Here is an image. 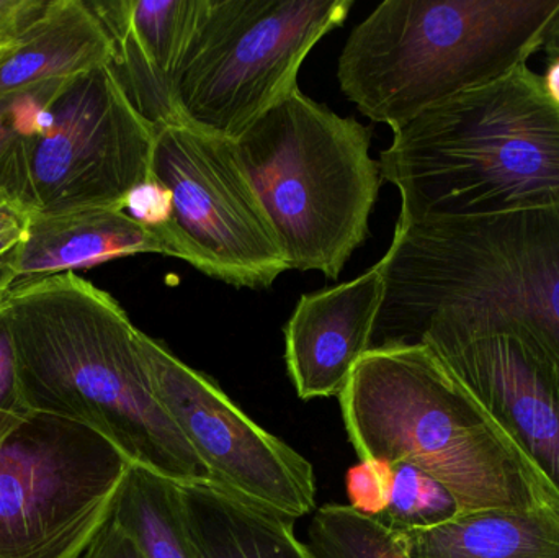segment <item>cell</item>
Listing matches in <instances>:
<instances>
[{"label": "cell", "instance_id": "1", "mask_svg": "<svg viewBox=\"0 0 559 558\" xmlns=\"http://www.w3.org/2000/svg\"><path fill=\"white\" fill-rule=\"evenodd\" d=\"M378 265L371 349L525 334L559 363V206L396 225Z\"/></svg>", "mask_w": 559, "mask_h": 558}, {"label": "cell", "instance_id": "2", "mask_svg": "<svg viewBox=\"0 0 559 558\" xmlns=\"http://www.w3.org/2000/svg\"><path fill=\"white\" fill-rule=\"evenodd\" d=\"M2 307L26 409L98 432L174 484H212L154 393L141 331L110 294L69 271L16 282Z\"/></svg>", "mask_w": 559, "mask_h": 558}, {"label": "cell", "instance_id": "3", "mask_svg": "<svg viewBox=\"0 0 559 558\" xmlns=\"http://www.w3.org/2000/svg\"><path fill=\"white\" fill-rule=\"evenodd\" d=\"M393 133L380 167L400 190L396 225L559 206V107L527 64Z\"/></svg>", "mask_w": 559, "mask_h": 558}, {"label": "cell", "instance_id": "4", "mask_svg": "<svg viewBox=\"0 0 559 558\" xmlns=\"http://www.w3.org/2000/svg\"><path fill=\"white\" fill-rule=\"evenodd\" d=\"M338 400L360 461L419 468L462 513L559 507L537 468L427 347L368 351Z\"/></svg>", "mask_w": 559, "mask_h": 558}, {"label": "cell", "instance_id": "5", "mask_svg": "<svg viewBox=\"0 0 559 558\" xmlns=\"http://www.w3.org/2000/svg\"><path fill=\"white\" fill-rule=\"evenodd\" d=\"M558 10L559 0H386L352 29L338 84L365 117L397 130L527 64Z\"/></svg>", "mask_w": 559, "mask_h": 558}, {"label": "cell", "instance_id": "6", "mask_svg": "<svg viewBox=\"0 0 559 558\" xmlns=\"http://www.w3.org/2000/svg\"><path fill=\"white\" fill-rule=\"evenodd\" d=\"M233 144L288 268L335 281L370 235L381 180L370 130L295 88Z\"/></svg>", "mask_w": 559, "mask_h": 558}, {"label": "cell", "instance_id": "7", "mask_svg": "<svg viewBox=\"0 0 559 558\" xmlns=\"http://www.w3.org/2000/svg\"><path fill=\"white\" fill-rule=\"evenodd\" d=\"M354 0H206L174 82L180 124L236 140L298 88L299 68Z\"/></svg>", "mask_w": 559, "mask_h": 558}, {"label": "cell", "instance_id": "8", "mask_svg": "<svg viewBox=\"0 0 559 558\" xmlns=\"http://www.w3.org/2000/svg\"><path fill=\"white\" fill-rule=\"evenodd\" d=\"M130 467L85 426L0 412V558L84 556Z\"/></svg>", "mask_w": 559, "mask_h": 558}, {"label": "cell", "instance_id": "9", "mask_svg": "<svg viewBox=\"0 0 559 558\" xmlns=\"http://www.w3.org/2000/svg\"><path fill=\"white\" fill-rule=\"evenodd\" d=\"M151 176L173 192L179 259L235 287L269 288L288 271L235 144L187 124L156 128Z\"/></svg>", "mask_w": 559, "mask_h": 558}, {"label": "cell", "instance_id": "10", "mask_svg": "<svg viewBox=\"0 0 559 558\" xmlns=\"http://www.w3.org/2000/svg\"><path fill=\"white\" fill-rule=\"evenodd\" d=\"M156 128L124 94L111 64L62 85L51 121L25 151L29 213L118 206L133 187L153 179Z\"/></svg>", "mask_w": 559, "mask_h": 558}, {"label": "cell", "instance_id": "11", "mask_svg": "<svg viewBox=\"0 0 559 558\" xmlns=\"http://www.w3.org/2000/svg\"><path fill=\"white\" fill-rule=\"evenodd\" d=\"M141 353L160 405L205 465L212 485L239 500L298 520L316 504L312 465L255 425L212 380L140 334Z\"/></svg>", "mask_w": 559, "mask_h": 558}, {"label": "cell", "instance_id": "12", "mask_svg": "<svg viewBox=\"0 0 559 558\" xmlns=\"http://www.w3.org/2000/svg\"><path fill=\"white\" fill-rule=\"evenodd\" d=\"M432 353L559 498L558 360L525 334L476 337Z\"/></svg>", "mask_w": 559, "mask_h": 558}, {"label": "cell", "instance_id": "13", "mask_svg": "<svg viewBox=\"0 0 559 558\" xmlns=\"http://www.w3.org/2000/svg\"><path fill=\"white\" fill-rule=\"evenodd\" d=\"M383 275L373 265L347 284L302 295L285 327V360L299 399L341 396L371 349Z\"/></svg>", "mask_w": 559, "mask_h": 558}, {"label": "cell", "instance_id": "14", "mask_svg": "<svg viewBox=\"0 0 559 558\" xmlns=\"http://www.w3.org/2000/svg\"><path fill=\"white\" fill-rule=\"evenodd\" d=\"M88 3L114 43L111 69L133 107L154 128L180 124L174 82L206 0Z\"/></svg>", "mask_w": 559, "mask_h": 558}, {"label": "cell", "instance_id": "15", "mask_svg": "<svg viewBox=\"0 0 559 558\" xmlns=\"http://www.w3.org/2000/svg\"><path fill=\"white\" fill-rule=\"evenodd\" d=\"M134 254L179 258L167 229H150L118 206L29 213L19 281L94 268Z\"/></svg>", "mask_w": 559, "mask_h": 558}, {"label": "cell", "instance_id": "16", "mask_svg": "<svg viewBox=\"0 0 559 558\" xmlns=\"http://www.w3.org/2000/svg\"><path fill=\"white\" fill-rule=\"evenodd\" d=\"M114 62V43L85 0H46L0 59V97L46 82L71 81Z\"/></svg>", "mask_w": 559, "mask_h": 558}, {"label": "cell", "instance_id": "17", "mask_svg": "<svg viewBox=\"0 0 559 558\" xmlns=\"http://www.w3.org/2000/svg\"><path fill=\"white\" fill-rule=\"evenodd\" d=\"M179 495L197 558H314L288 518L212 484L179 485Z\"/></svg>", "mask_w": 559, "mask_h": 558}, {"label": "cell", "instance_id": "18", "mask_svg": "<svg viewBox=\"0 0 559 558\" xmlns=\"http://www.w3.org/2000/svg\"><path fill=\"white\" fill-rule=\"evenodd\" d=\"M400 536L413 558H559V507L472 511Z\"/></svg>", "mask_w": 559, "mask_h": 558}, {"label": "cell", "instance_id": "19", "mask_svg": "<svg viewBox=\"0 0 559 558\" xmlns=\"http://www.w3.org/2000/svg\"><path fill=\"white\" fill-rule=\"evenodd\" d=\"M345 485L354 510L396 534L432 530L462 514L452 494L413 465L360 461Z\"/></svg>", "mask_w": 559, "mask_h": 558}, {"label": "cell", "instance_id": "20", "mask_svg": "<svg viewBox=\"0 0 559 558\" xmlns=\"http://www.w3.org/2000/svg\"><path fill=\"white\" fill-rule=\"evenodd\" d=\"M110 520L144 558H197L183 521L179 485L154 472L131 465Z\"/></svg>", "mask_w": 559, "mask_h": 558}, {"label": "cell", "instance_id": "21", "mask_svg": "<svg viewBox=\"0 0 559 558\" xmlns=\"http://www.w3.org/2000/svg\"><path fill=\"white\" fill-rule=\"evenodd\" d=\"M66 82H46L0 97V200L3 202L22 206L26 147L48 128L52 100Z\"/></svg>", "mask_w": 559, "mask_h": 558}, {"label": "cell", "instance_id": "22", "mask_svg": "<svg viewBox=\"0 0 559 558\" xmlns=\"http://www.w3.org/2000/svg\"><path fill=\"white\" fill-rule=\"evenodd\" d=\"M314 558H413L400 534L358 513L350 504H325L309 524Z\"/></svg>", "mask_w": 559, "mask_h": 558}, {"label": "cell", "instance_id": "23", "mask_svg": "<svg viewBox=\"0 0 559 558\" xmlns=\"http://www.w3.org/2000/svg\"><path fill=\"white\" fill-rule=\"evenodd\" d=\"M28 210L12 202L0 203V304L16 284V264L28 228Z\"/></svg>", "mask_w": 559, "mask_h": 558}, {"label": "cell", "instance_id": "24", "mask_svg": "<svg viewBox=\"0 0 559 558\" xmlns=\"http://www.w3.org/2000/svg\"><path fill=\"white\" fill-rule=\"evenodd\" d=\"M123 212L146 228L167 229L174 218L173 192L153 177L127 193Z\"/></svg>", "mask_w": 559, "mask_h": 558}, {"label": "cell", "instance_id": "25", "mask_svg": "<svg viewBox=\"0 0 559 558\" xmlns=\"http://www.w3.org/2000/svg\"><path fill=\"white\" fill-rule=\"evenodd\" d=\"M0 412H26L20 393L15 346L5 310L0 304Z\"/></svg>", "mask_w": 559, "mask_h": 558}, {"label": "cell", "instance_id": "26", "mask_svg": "<svg viewBox=\"0 0 559 558\" xmlns=\"http://www.w3.org/2000/svg\"><path fill=\"white\" fill-rule=\"evenodd\" d=\"M45 5L46 0H0V45L15 41Z\"/></svg>", "mask_w": 559, "mask_h": 558}, {"label": "cell", "instance_id": "27", "mask_svg": "<svg viewBox=\"0 0 559 558\" xmlns=\"http://www.w3.org/2000/svg\"><path fill=\"white\" fill-rule=\"evenodd\" d=\"M81 558H144V556L136 544L114 521L108 520Z\"/></svg>", "mask_w": 559, "mask_h": 558}, {"label": "cell", "instance_id": "28", "mask_svg": "<svg viewBox=\"0 0 559 558\" xmlns=\"http://www.w3.org/2000/svg\"><path fill=\"white\" fill-rule=\"evenodd\" d=\"M544 79L545 91L559 107V58H548Z\"/></svg>", "mask_w": 559, "mask_h": 558}, {"label": "cell", "instance_id": "29", "mask_svg": "<svg viewBox=\"0 0 559 558\" xmlns=\"http://www.w3.org/2000/svg\"><path fill=\"white\" fill-rule=\"evenodd\" d=\"M544 49L548 58H559V10L555 19L551 20L550 26H548Z\"/></svg>", "mask_w": 559, "mask_h": 558}, {"label": "cell", "instance_id": "30", "mask_svg": "<svg viewBox=\"0 0 559 558\" xmlns=\"http://www.w3.org/2000/svg\"><path fill=\"white\" fill-rule=\"evenodd\" d=\"M13 43H15V41L5 43V45H0V59H2L3 56H5L7 52H9V49L12 48Z\"/></svg>", "mask_w": 559, "mask_h": 558}, {"label": "cell", "instance_id": "31", "mask_svg": "<svg viewBox=\"0 0 559 558\" xmlns=\"http://www.w3.org/2000/svg\"><path fill=\"white\" fill-rule=\"evenodd\" d=\"M2 202H3V200H0V203H2Z\"/></svg>", "mask_w": 559, "mask_h": 558}]
</instances>
